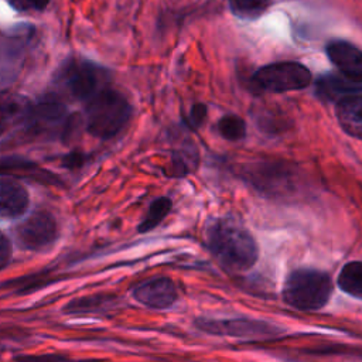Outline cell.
I'll return each mask as SVG.
<instances>
[{"mask_svg": "<svg viewBox=\"0 0 362 362\" xmlns=\"http://www.w3.org/2000/svg\"><path fill=\"white\" fill-rule=\"evenodd\" d=\"M208 247L222 266L233 272L250 269L259 255L256 240L238 221L219 218L208 229Z\"/></svg>", "mask_w": 362, "mask_h": 362, "instance_id": "6da1fadb", "label": "cell"}, {"mask_svg": "<svg viewBox=\"0 0 362 362\" xmlns=\"http://www.w3.org/2000/svg\"><path fill=\"white\" fill-rule=\"evenodd\" d=\"M132 106L117 90L102 88L86 100L85 126L86 130L99 139L116 136L130 120Z\"/></svg>", "mask_w": 362, "mask_h": 362, "instance_id": "7a4b0ae2", "label": "cell"}, {"mask_svg": "<svg viewBox=\"0 0 362 362\" xmlns=\"http://www.w3.org/2000/svg\"><path fill=\"white\" fill-rule=\"evenodd\" d=\"M332 294V281L328 273L317 269H296L284 281V301L303 311L322 308Z\"/></svg>", "mask_w": 362, "mask_h": 362, "instance_id": "3957f363", "label": "cell"}, {"mask_svg": "<svg viewBox=\"0 0 362 362\" xmlns=\"http://www.w3.org/2000/svg\"><path fill=\"white\" fill-rule=\"evenodd\" d=\"M311 79L310 69L294 61H280L264 65L252 76V82L256 88L274 93L304 89L310 85Z\"/></svg>", "mask_w": 362, "mask_h": 362, "instance_id": "277c9868", "label": "cell"}, {"mask_svg": "<svg viewBox=\"0 0 362 362\" xmlns=\"http://www.w3.org/2000/svg\"><path fill=\"white\" fill-rule=\"evenodd\" d=\"M18 245L25 250H44L58 238V225L52 214L37 211L25 218L16 229Z\"/></svg>", "mask_w": 362, "mask_h": 362, "instance_id": "5b68a950", "label": "cell"}, {"mask_svg": "<svg viewBox=\"0 0 362 362\" xmlns=\"http://www.w3.org/2000/svg\"><path fill=\"white\" fill-rule=\"evenodd\" d=\"M103 71L89 61H72L62 69L61 81L69 93L88 100L103 86Z\"/></svg>", "mask_w": 362, "mask_h": 362, "instance_id": "8992f818", "label": "cell"}, {"mask_svg": "<svg viewBox=\"0 0 362 362\" xmlns=\"http://www.w3.org/2000/svg\"><path fill=\"white\" fill-rule=\"evenodd\" d=\"M133 298L154 310H164L171 307L178 297L177 287L170 277H153L139 283L133 291Z\"/></svg>", "mask_w": 362, "mask_h": 362, "instance_id": "52a82bcc", "label": "cell"}, {"mask_svg": "<svg viewBox=\"0 0 362 362\" xmlns=\"http://www.w3.org/2000/svg\"><path fill=\"white\" fill-rule=\"evenodd\" d=\"M197 324L208 332L216 335H232L245 338H264L276 332L273 325L253 320H198Z\"/></svg>", "mask_w": 362, "mask_h": 362, "instance_id": "ba28073f", "label": "cell"}, {"mask_svg": "<svg viewBox=\"0 0 362 362\" xmlns=\"http://www.w3.org/2000/svg\"><path fill=\"white\" fill-rule=\"evenodd\" d=\"M327 55L331 64L346 79L362 83V49L345 40H332L327 44Z\"/></svg>", "mask_w": 362, "mask_h": 362, "instance_id": "9c48e42d", "label": "cell"}, {"mask_svg": "<svg viewBox=\"0 0 362 362\" xmlns=\"http://www.w3.org/2000/svg\"><path fill=\"white\" fill-rule=\"evenodd\" d=\"M30 195L23 184L0 177V219H16L25 214Z\"/></svg>", "mask_w": 362, "mask_h": 362, "instance_id": "30bf717a", "label": "cell"}, {"mask_svg": "<svg viewBox=\"0 0 362 362\" xmlns=\"http://www.w3.org/2000/svg\"><path fill=\"white\" fill-rule=\"evenodd\" d=\"M335 115L341 129L351 137L362 140V93L344 96L335 105Z\"/></svg>", "mask_w": 362, "mask_h": 362, "instance_id": "8fae6325", "label": "cell"}, {"mask_svg": "<svg viewBox=\"0 0 362 362\" xmlns=\"http://www.w3.org/2000/svg\"><path fill=\"white\" fill-rule=\"evenodd\" d=\"M30 115L28 103L16 95L0 93V134Z\"/></svg>", "mask_w": 362, "mask_h": 362, "instance_id": "7c38bea8", "label": "cell"}, {"mask_svg": "<svg viewBox=\"0 0 362 362\" xmlns=\"http://www.w3.org/2000/svg\"><path fill=\"white\" fill-rule=\"evenodd\" d=\"M318 90H320V93L325 95L327 98L337 99V102H338L344 96L354 95V93H361V83L352 82V81L346 79L342 75L341 76L327 75V76L321 78L320 85H318Z\"/></svg>", "mask_w": 362, "mask_h": 362, "instance_id": "4fadbf2b", "label": "cell"}, {"mask_svg": "<svg viewBox=\"0 0 362 362\" xmlns=\"http://www.w3.org/2000/svg\"><path fill=\"white\" fill-rule=\"evenodd\" d=\"M338 286L344 293L362 300V262L361 260H352L344 264V267L338 274Z\"/></svg>", "mask_w": 362, "mask_h": 362, "instance_id": "5bb4252c", "label": "cell"}, {"mask_svg": "<svg viewBox=\"0 0 362 362\" xmlns=\"http://www.w3.org/2000/svg\"><path fill=\"white\" fill-rule=\"evenodd\" d=\"M171 199L165 198V197H160L157 199H154L150 206L148 211L146 212L143 221L139 225V232L146 233L148 230H151L153 228H156L171 211Z\"/></svg>", "mask_w": 362, "mask_h": 362, "instance_id": "9a60e30c", "label": "cell"}, {"mask_svg": "<svg viewBox=\"0 0 362 362\" xmlns=\"http://www.w3.org/2000/svg\"><path fill=\"white\" fill-rule=\"evenodd\" d=\"M272 4V0H229L230 11L243 20L260 17Z\"/></svg>", "mask_w": 362, "mask_h": 362, "instance_id": "2e32d148", "label": "cell"}, {"mask_svg": "<svg viewBox=\"0 0 362 362\" xmlns=\"http://www.w3.org/2000/svg\"><path fill=\"white\" fill-rule=\"evenodd\" d=\"M218 132L225 140L238 141L246 136V123L236 115H226L218 122Z\"/></svg>", "mask_w": 362, "mask_h": 362, "instance_id": "e0dca14e", "label": "cell"}, {"mask_svg": "<svg viewBox=\"0 0 362 362\" xmlns=\"http://www.w3.org/2000/svg\"><path fill=\"white\" fill-rule=\"evenodd\" d=\"M107 300H109V297H100V296L79 298V300L71 301L65 307V310H66V313H89V311H96L105 303H107Z\"/></svg>", "mask_w": 362, "mask_h": 362, "instance_id": "ac0fdd59", "label": "cell"}, {"mask_svg": "<svg viewBox=\"0 0 362 362\" xmlns=\"http://www.w3.org/2000/svg\"><path fill=\"white\" fill-rule=\"evenodd\" d=\"M11 255H13L11 242L3 232H0V270L8 264Z\"/></svg>", "mask_w": 362, "mask_h": 362, "instance_id": "d6986e66", "label": "cell"}, {"mask_svg": "<svg viewBox=\"0 0 362 362\" xmlns=\"http://www.w3.org/2000/svg\"><path fill=\"white\" fill-rule=\"evenodd\" d=\"M205 116H206V106L205 105L197 103V105L192 106L189 117H191V122L194 123V126H199L202 123V120L205 119Z\"/></svg>", "mask_w": 362, "mask_h": 362, "instance_id": "ffe728a7", "label": "cell"}, {"mask_svg": "<svg viewBox=\"0 0 362 362\" xmlns=\"http://www.w3.org/2000/svg\"><path fill=\"white\" fill-rule=\"evenodd\" d=\"M30 4L35 8V10H42L47 7V4L49 3V0H28Z\"/></svg>", "mask_w": 362, "mask_h": 362, "instance_id": "44dd1931", "label": "cell"}]
</instances>
